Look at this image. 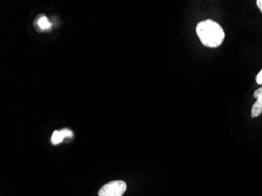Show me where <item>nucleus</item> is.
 <instances>
[{
  "label": "nucleus",
  "mask_w": 262,
  "mask_h": 196,
  "mask_svg": "<svg viewBox=\"0 0 262 196\" xmlns=\"http://www.w3.org/2000/svg\"><path fill=\"white\" fill-rule=\"evenodd\" d=\"M195 32L203 45L217 48L223 43L225 33L223 28L214 20L207 19L197 24Z\"/></svg>",
  "instance_id": "nucleus-1"
},
{
  "label": "nucleus",
  "mask_w": 262,
  "mask_h": 196,
  "mask_svg": "<svg viewBox=\"0 0 262 196\" xmlns=\"http://www.w3.org/2000/svg\"><path fill=\"white\" fill-rule=\"evenodd\" d=\"M126 190L123 181H113L107 183L98 191V196H123Z\"/></svg>",
  "instance_id": "nucleus-2"
},
{
  "label": "nucleus",
  "mask_w": 262,
  "mask_h": 196,
  "mask_svg": "<svg viewBox=\"0 0 262 196\" xmlns=\"http://www.w3.org/2000/svg\"><path fill=\"white\" fill-rule=\"evenodd\" d=\"M254 97L257 99L251 109V117L257 118L262 114V88H258L254 92Z\"/></svg>",
  "instance_id": "nucleus-3"
},
{
  "label": "nucleus",
  "mask_w": 262,
  "mask_h": 196,
  "mask_svg": "<svg viewBox=\"0 0 262 196\" xmlns=\"http://www.w3.org/2000/svg\"><path fill=\"white\" fill-rule=\"evenodd\" d=\"M67 137H73V132L68 129H62L61 131H54L53 133L51 142L53 144H58L62 142L63 139Z\"/></svg>",
  "instance_id": "nucleus-4"
},
{
  "label": "nucleus",
  "mask_w": 262,
  "mask_h": 196,
  "mask_svg": "<svg viewBox=\"0 0 262 196\" xmlns=\"http://www.w3.org/2000/svg\"><path fill=\"white\" fill-rule=\"evenodd\" d=\"M37 24L39 27L40 28V29H43V30L44 29H49V28L51 27V23L48 21L47 17L44 15H42V17L38 20Z\"/></svg>",
  "instance_id": "nucleus-5"
},
{
  "label": "nucleus",
  "mask_w": 262,
  "mask_h": 196,
  "mask_svg": "<svg viewBox=\"0 0 262 196\" xmlns=\"http://www.w3.org/2000/svg\"><path fill=\"white\" fill-rule=\"evenodd\" d=\"M256 82H257V83L259 84V85H261L262 84V69L259 72L257 76H256Z\"/></svg>",
  "instance_id": "nucleus-6"
},
{
  "label": "nucleus",
  "mask_w": 262,
  "mask_h": 196,
  "mask_svg": "<svg viewBox=\"0 0 262 196\" xmlns=\"http://www.w3.org/2000/svg\"><path fill=\"white\" fill-rule=\"evenodd\" d=\"M256 4H257V7H258L260 13L262 14V0H257V1H256Z\"/></svg>",
  "instance_id": "nucleus-7"
}]
</instances>
